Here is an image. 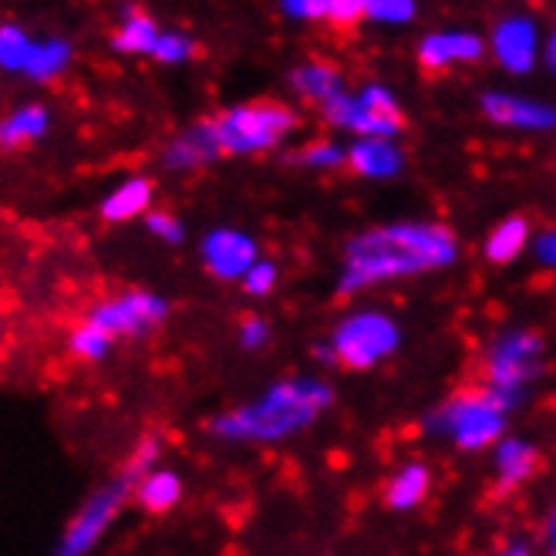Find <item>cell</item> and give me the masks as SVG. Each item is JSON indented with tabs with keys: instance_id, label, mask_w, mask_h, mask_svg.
<instances>
[{
	"instance_id": "cell-18",
	"label": "cell",
	"mask_w": 556,
	"mask_h": 556,
	"mask_svg": "<svg viewBox=\"0 0 556 556\" xmlns=\"http://www.w3.org/2000/svg\"><path fill=\"white\" fill-rule=\"evenodd\" d=\"M429 485H432L429 466L412 463L384 485V506L388 509H412V506H418L425 496H429Z\"/></svg>"
},
{
	"instance_id": "cell-10",
	"label": "cell",
	"mask_w": 556,
	"mask_h": 556,
	"mask_svg": "<svg viewBox=\"0 0 556 556\" xmlns=\"http://www.w3.org/2000/svg\"><path fill=\"white\" fill-rule=\"evenodd\" d=\"M203 264L216 280H240L247 277L260 260L250 237L237 230H216L203 240Z\"/></svg>"
},
{
	"instance_id": "cell-14",
	"label": "cell",
	"mask_w": 556,
	"mask_h": 556,
	"mask_svg": "<svg viewBox=\"0 0 556 556\" xmlns=\"http://www.w3.org/2000/svg\"><path fill=\"white\" fill-rule=\"evenodd\" d=\"M290 85H293V91H298L301 98H307V102H317L320 109L331 105L334 98L348 94L341 72L334 68V64H327V61H307V64H301V68H293Z\"/></svg>"
},
{
	"instance_id": "cell-26",
	"label": "cell",
	"mask_w": 556,
	"mask_h": 556,
	"mask_svg": "<svg viewBox=\"0 0 556 556\" xmlns=\"http://www.w3.org/2000/svg\"><path fill=\"white\" fill-rule=\"evenodd\" d=\"M112 334H105L102 327H94L91 320H85L78 331L72 334V351L81 357V362H98V357H105L109 348H112Z\"/></svg>"
},
{
	"instance_id": "cell-35",
	"label": "cell",
	"mask_w": 556,
	"mask_h": 556,
	"mask_svg": "<svg viewBox=\"0 0 556 556\" xmlns=\"http://www.w3.org/2000/svg\"><path fill=\"white\" fill-rule=\"evenodd\" d=\"M327 4H331V0H287L283 14L301 17V21H327Z\"/></svg>"
},
{
	"instance_id": "cell-25",
	"label": "cell",
	"mask_w": 556,
	"mask_h": 556,
	"mask_svg": "<svg viewBox=\"0 0 556 556\" xmlns=\"http://www.w3.org/2000/svg\"><path fill=\"white\" fill-rule=\"evenodd\" d=\"M68 58H72V48L64 45V41L38 45L35 54H30V61H27V75H30V78H38V81L54 78L58 72H64V64H68Z\"/></svg>"
},
{
	"instance_id": "cell-39",
	"label": "cell",
	"mask_w": 556,
	"mask_h": 556,
	"mask_svg": "<svg viewBox=\"0 0 556 556\" xmlns=\"http://www.w3.org/2000/svg\"><path fill=\"white\" fill-rule=\"evenodd\" d=\"M553 556H556V516H553Z\"/></svg>"
},
{
	"instance_id": "cell-15",
	"label": "cell",
	"mask_w": 556,
	"mask_h": 556,
	"mask_svg": "<svg viewBox=\"0 0 556 556\" xmlns=\"http://www.w3.org/2000/svg\"><path fill=\"white\" fill-rule=\"evenodd\" d=\"M216 155H223V152H219L216 136H213V125L200 122L166 149L162 162H166V169H200V166H206V162H213Z\"/></svg>"
},
{
	"instance_id": "cell-24",
	"label": "cell",
	"mask_w": 556,
	"mask_h": 556,
	"mask_svg": "<svg viewBox=\"0 0 556 556\" xmlns=\"http://www.w3.org/2000/svg\"><path fill=\"white\" fill-rule=\"evenodd\" d=\"M35 41H30L21 27L14 24H4L0 30V64H4L8 72H27V61L35 54Z\"/></svg>"
},
{
	"instance_id": "cell-12",
	"label": "cell",
	"mask_w": 556,
	"mask_h": 556,
	"mask_svg": "<svg viewBox=\"0 0 556 556\" xmlns=\"http://www.w3.org/2000/svg\"><path fill=\"white\" fill-rule=\"evenodd\" d=\"M482 58V38L466 35V30H445V35H429L418 48V64L429 72H442L459 61H479Z\"/></svg>"
},
{
	"instance_id": "cell-27",
	"label": "cell",
	"mask_w": 556,
	"mask_h": 556,
	"mask_svg": "<svg viewBox=\"0 0 556 556\" xmlns=\"http://www.w3.org/2000/svg\"><path fill=\"white\" fill-rule=\"evenodd\" d=\"M290 162H301V166H314V169H338L348 162V152L334 142H314L301 152H293Z\"/></svg>"
},
{
	"instance_id": "cell-37",
	"label": "cell",
	"mask_w": 556,
	"mask_h": 556,
	"mask_svg": "<svg viewBox=\"0 0 556 556\" xmlns=\"http://www.w3.org/2000/svg\"><path fill=\"white\" fill-rule=\"evenodd\" d=\"M546 64L556 72V35L549 38V45H546Z\"/></svg>"
},
{
	"instance_id": "cell-13",
	"label": "cell",
	"mask_w": 556,
	"mask_h": 556,
	"mask_svg": "<svg viewBox=\"0 0 556 556\" xmlns=\"http://www.w3.org/2000/svg\"><path fill=\"white\" fill-rule=\"evenodd\" d=\"M482 112L496 125H513V128H549V125H556L553 109L530 102V98H516V94H496V91L485 94Z\"/></svg>"
},
{
	"instance_id": "cell-21",
	"label": "cell",
	"mask_w": 556,
	"mask_h": 556,
	"mask_svg": "<svg viewBox=\"0 0 556 556\" xmlns=\"http://www.w3.org/2000/svg\"><path fill=\"white\" fill-rule=\"evenodd\" d=\"M527 237H530V226L522 216H509L503 219L493 233H489L485 240V256L493 260V264H509V260H516L522 253V247H527Z\"/></svg>"
},
{
	"instance_id": "cell-2",
	"label": "cell",
	"mask_w": 556,
	"mask_h": 556,
	"mask_svg": "<svg viewBox=\"0 0 556 556\" xmlns=\"http://www.w3.org/2000/svg\"><path fill=\"white\" fill-rule=\"evenodd\" d=\"M327 405H331V388L320 381H283L274 384L256 405H247L233 415L216 418L210 429L223 439H283L290 432L311 425Z\"/></svg>"
},
{
	"instance_id": "cell-3",
	"label": "cell",
	"mask_w": 556,
	"mask_h": 556,
	"mask_svg": "<svg viewBox=\"0 0 556 556\" xmlns=\"http://www.w3.org/2000/svg\"><path fill=\"white\" fill-rule=\"evenodd\" d=\"M509 405L513 402L503 399L500 391L485 384H472V388L455 391V395L429 418V429L442 439H452L455 448L476 452V448L493 445L503 435Z\"/></svg>"
},
{
	"instance_id": "cell-8",
	"label": "cell",
	"mask_w": 556,
	"mask_h": 556,
	"mask_svg": "<svg viewBox=\"0 0 556 556\" xmlns=\"http://www.w3.org/2000/svg\"><path fill=\"white\" fill-rule=\"evenodd\" d=\"M166 314H169V307L162 298L132 290V293H125V298H115L102 307H94L88 320L94 327H102V331L112 338H139V334L152 331L155 324H162Z\"/></svg>"
},
{
	"instance_id": "cell-4",
	"label": "cell",
	"mask_w": 556,
	"mask_h": 556,
	"mask_svg": "<svg viewBox=\"0 0 556 556\" xmlns=\"http://www.w3.org/2000/svg\"><path fill=\"white\" fill-rule=\"evenodd\" d=\"M210 125L223 155H250L274 149L298 125V115L280 102H253L210 118Z\"/></svg>"
},
{
	"instance_id": "cell-28",
	"label": "cell",
	"mask_w": 556,
	"mask_h": 556,
	"mask_svg": "<svg viewBox=\"0 0 556 556\" xmlns=\"http://www.w3.org/2000/svg\"><path fill=\"white\" fill-rule=\"evenodd\" d=\"M155 455H159V439L152 435V439H142L139 442V448L132 452V459L125 463V469H122V479H128V482H142L149 472H152V463H155Z\"/></svg>"
},
{
	"instance_id": "cell-1",
	"label": "cell",
	"mask_w": 556,
	"mask_h": 556,
	"mask_svg": "<svg viewBox=\"0 0 556 556\" xmlns=\"http://www.w3.org/2000/svg\"><path fill=\"white\" fill-rule=\"evenodd\" d=\"M459 247L452 230L439 223H395L384 230L365 233L348 243V264L341 277V293H354L362 287L429 274L448 267Z\"/></svg>"
},
{
	"instance_id": "cell-17",
	"label": "cell",
	"mask_w": 556,
	"mask_h": 556,
	"mask_svg": "<svg viewBox=\"0 0 556 556\" xmlns=\"http://www.w3.org/2000/svg\"><path fill=\"white\" fill-rule=\"evenodd\" d=\"M543 459L536 445L530 442H519V439H506L500 445V455H496V469H500V493L509 496L516 485L530 482L536 472H540Z\"/></svg>"
},
{
	"instance_id": "cell-32",
	"label": "cell",
	"mask_w": 556,
	"mask_h": 556,
	"mask_svg": "<svg viewBox=\"0 0 556 556\" xmlns=\"http://www.w3.org/2000/svg\"><path fill=\"white\" fill-rule=\"evenodd\" d=\"M277 283V267L267 264V260H260V264L243 277V290L253 293V298H260V293H270Z\"/></svg>"
},
{
	"instance_id": "cell-23",
	"label": "cell",
	"mask_w": 556,
	"mask_h": 556,
	"mask_svg": "<svg viewBox=\"0 0 556 556\" xmlns=\"http://www.w3.org/2000/svg\"><path fill=\"white\" fill-rule=\"evenodd\" d=\"M179 496H182V482L173 472H149L136 485V500L149 513H166V509H173L179 503Z\"/></svg>"
},
{
	"instance_id": "cell-38",
	"label": "cell",
	"mask_w": 556,
	"mask_h": 556,
	"mask_svg": "<svg viewBox=\"0 0 556 556\" xmlns=\"http://www.w3.org/2000/svg\"><path fill=\"white\" fill-rule=\"evenodd\" d=\"M506 556H530V553H527V549H509Z\"/></svg>"
},
{
	"instance_id": "cell-6",
	"label": "cell",
	"mask_w": 556,
	"mask_h": 556,
	"mask_svg": "<svg viewBox=\"0 0 556 556\" xmlns=\"http://www.w3.org/2000/svg\"><path fill=\"white\" fill-rule=\"evenodd\" d=\"M327 125L351 128V132H362L365 139H391L405 128L402 105L395 102V94L384 91L381 85L365 88L362 94H341L331 105L320 109Z\"/></svg>"
},
{
	"instance_id": "cell-7",
	"label": "cell",
	"mask_w": 556,
	"mask_h": 556,
	"mask_svg": "<svg viewBox=\"0 0 556 556\" xmlns=\"http://www.w3.org/2000/svg\"><path fill=\"white\" fill-rule=\"evenodd\" d=\"M540 357H543V338L540 334L509 331L493 344V351L485 354L479 384L493 388V391H500L503 399L516 402L519 391L527 388V381L536 375Z\"/></svg>"
},
{
	"instance_id": "cell-11",
	"label": "cell",
	"mask_w": 556,
	"mask_h": 556,
	"mask_svg": "<svg viewBox=\"0 0 556 556\" xmlns=\"http://www.w3.org/2000/svg\"><path fill=\"white\" fill-rule=\"evenodd\" d=\"M493 51L503 68L522 75L536 61V24L530 17H506L493 30Z\"/></svg>"
},
{
	"instance_id": "cell-19",
	"label": "cell",
	"mask_w": 556,
	"mask_h": 556,
	"mask_svg": "<svg viewBox=\"0 0 556 556\" xmlns=\"http://www.w3.org/2000/svg\"><path fill=\"white\" fill-rule=\"evenodd\" d=\"M152 203V182L149 179H132V182H125L122 189H115L105 206H102V219L109 223H125V219H132L139 213H146Z\"/></svg>"
},
{
	"instance_id": "cell-9",
	"label": "cell",
	"mask_w": 556,
	"mask_h": 556,
	"mask_svg": "<svg viewBox=\"0 0 556 556\" xmlns=\"http://www.w3.org/2000/svg\"><path fill=\"white\" fill-rule=\"evenodd\" d=\"M128 489H132V482H128V479H118L115 485L102 489V493H98V496L72 519L68 533H64V543L58 546L54 556H85V553L98 543V536L105 533V527L115 519V513L122 509V503H125V496H128Z\"/></svg>"
},
{
	"instance_id": "cell-33",
	"label": "cell",
	"mask_w": 556,
	"mask_h": 556,
	"mask_svg": "<svg viewBox=\"0 0 556 556\" xmlns=\"http://www.w3.org/2000/svg\"><path fill=\"white\" fill-rule=\"evenodd\" d=\"M362 17H368L362 0H331V4H327V21L338 24V27H348Z\"/></svg>"
},
{
	"instance_id": "cell-31",
	"label": "cell",
	"mask_w": 556,
	"mask_h": 556,
	"mask_svg": "<svg viewBox=\"0 0 556 556\" xmlns=\"http://www.w3.org/2000/svg\"><path fill=\"white\" fill-rule=\"evenodd\" d=\"M146 226H149V233H155L159 240H166V243H179L182 240V223L173 213L152 210V213H146Z\"/></svg>"
},
{
	"instance_id": "cell-30",
	"label": "cell",
	"mask_w": 556,
	"mask_h": 556,
	"mask_svg": "<svg viewBox=\"0 0 556 556\" xmlns=\"http://www.w3.org/2000/svg\"><path fill=\"white\" fill-rule=\"evenodd\" d=\"M192 51H195V45H192L189 38H182V35H162L152 54H155V61H162V64H176V61L192 58Z\"/></svg>"
},
{
	"instance_id": "cell-34",
	"label": "cell",
	"mask_w": 556,
	"mask_h": 556,
	"mask_svg": "<svg viewBox=\"0 0 556 556\" xmlns=\"http://www.w3.org/2000/svg\"><path fill=\"white\" fill-rule=\"evenodd\" d=\"M267 338H270V327H267L264 317L250 314V317L240 320V344L243 348H260V344H267Z\"/></svg>"
},
{
	"instance_id": "cell-5",
	"label": "cell",
	"mask_w": 556,
	"mask_h": 556,
	"mask_svg": "<svg viewBox=\"0 0 556 556\" xmlns=\"http://www.w3.org/2000/svg\"><path fill=\"white\" fill-rule=\"evenodd\" d=\"M331 348L344 368L365 371L384 362V357L399 348V327L395 320L378 311H357L334 327Z\"/></svg>"
},
{
	"instance_id": "cell-22",
	"label": "cell",
	"mask_w": 556,
	"mask_h": 556,
	"mask_svg": "<svg viewBox=\"0 0 556 556\" xmlns=\"http://www.w3.org/2000/svg\"><path fill=\"white\" fill-rule=\"evenodd\" d=\"M159 27L152 17L146 14H132L125 17V24L112 35V48L115 51H125V54H152L155 45H159Z\"/></svg>"
},
{
	"instance_id": "cell-29",
	"label": "cell",
	"mask_w": 556,
	"mask_h": 556,
	"mask_svg": "<svg viewBox=\"0 0 556 556\" xmlns=\"http://www.w3.org/2000/svg\"><path fill=\"white\" fill-rule=\"evenodd\" d=\"M365 14L371 21H388V24H402L415 17V4L412 0H368Z\"/></svg>"
},
{
	"instance_id": "cell-16",
	"label": "cell",
	"mask_w": 556,
	"mask_h": 556,
	"mask_svg": "<svg viewBox=\"0 0 556 556\" xmlns=\"http://www.w3.org/2000/svg\"><path fill=\"white\" fill-rule=\"evenodd\" d=\"M348 169L365 179H388L402 169V152L391 139H362L348 149Z\"/></svg>"
},
{
	"instance_id": "cell-20",
	"label": "cell",
	"mask_w": 556,
	"mask_h": 556,
	"mask_svg": "<svg viewBox=\"0 0 556 556\" xmlns=\"http://www.w3.org/2000/svg\"><path fill=\"white\" fill-rule=\"evenodd\" d=\"M45 132H48V112L41 105H24L0 128V142H4V149H21L41 139Z\"/></svg>"
},
{
	"instance_id": "cell-36",
	"label": "cell",
	"mask_w": 556,
	"mask_h": 556,
	"mask_svg": "<svg viewBox=\"0 0 556 556\" xmlns=\"http://www.w3.org/2000/svg\"><path fill=\"white\" fill-rule=\"evenodd\" d=\"M536 250H540V256H543V260H549V264H556V233L543 237Z\"/></svg>"
}]
</instances>
